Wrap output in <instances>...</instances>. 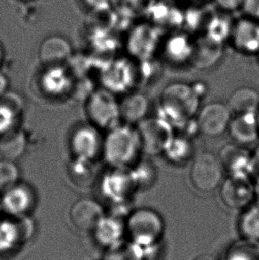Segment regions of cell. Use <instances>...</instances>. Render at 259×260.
Listing matches in <instances>:
<instances>
[{
	"instance_id": "cell-1",
	"label": "cell",
	"mask_w": 259,
	"mask_h": 260,
	"mask_svg": "<svg viewBox=\"0 0 259 260\" xmlns=\"http://www.w3.org/2000/svg\"><path fill=\"white\" fill-rule=\"evenodd\" d=\"M202 99L197 95L192 84L177 81L165 86L160 96L161 117L176 128L196 118Z\"/></svg>"
},
{
	"instance_id": "cell-2",
	"label": "cell",
	"mask_w": 259,
	"mask_h": 260,
	"mask_svg": "<svg viewBox=\"0 0 259 260\" xmlns=\"http://www.w3.org/2000/svg\"><path fill=\"white\" fill-rule=\"evenodd\" d=\"M106 161L116 169H126L138 162L143 152L137 127L124 123L109 131L102 144Z\"/></svg>"
},
{
	"instance_id": "cell-3",
	"label": "cell",
	"mask_w": 259,
	"mask_h": 260,
	"mask_svg": "<svg viewBox=\"0 0 259 260\" xmlns=\"http://www.w3.org/2000/svg\"><path fill=\"white\" fill-rule=\"evenodd\" d=\"M165 220L161 214L152 208H139L129 215L125 229L133 243L141 247L159 245L165 234Z\"/></svg>"
},
{
	"instance_id": "cell-4",
	"label": "cell",
	"mask_w": 259,
	"mask_h": 260,
	"mask_svg": "<svg viewBox=\"0 0 259 260\" xmlns=\"http://www.w3.org/2000/svg\"><path fill=\"white\" fill-rule=\"evenodd\" d=\"M224 167L218 155L203 151L193 156L190 170L191 182L202 193L219 188L224 179Z\"/></svg>"
},
{
	"instance_id": "cell-5",
	"label": "cell",
	"mask_w": 259,
	"mask_h": 260,
	"mask_svg": "<svg viewBox=\"0 0 259 260\" xmlns=\"http://www.w3.org/2000/svg\"><path fill=\"white\" fill-rule=\"evenodd\" d=\"M136 127L142 149L147 155L163 154L166 145L175 134L174 127L161 116L146 117Z\"/></svg>"
},
{
	"instance_id": "cell-6",
	"label": "cell",
	"mask_w": 259,
	"mask_h": 260,
	"mask_svg": "<svg viewBox=\"0 0 259 260\" xmlns=\"http://www.w3.org/2000/svg\"><path fill=\"white\" fill-rule=\"evenodd\" d=\"M219 193L225 206L244 210L256 200V183L251 176L228 175L219 186Z\"/></svg>"
},
{
	"instance_id": "cell-7",
	"label": "cell",
	"mask_w": 259,
	"mask_h": 260,
	"mask_svg": "<svg viewBox=\"0 0 259 260\" xmlns=\"http://www.w3.org/2000/svg\"><path fill=\"white\" fill-rule=\"evenodd\" d=\"M86 113L91 125L105 130H111L119 124V102L114 95L107 91L92 92L86 104Z\"/></svg>"
},
{
	"instance_id": "cell-8",
	"label": "cell",
	"mask_w": 259,
	"mask_h": 260,
	"mask_svg": "<svg viewBox=\"0 0 259 260\" xmlns=\"http://www.w3.org/2000/svg\"><path fill=\"white\" fill-rule=\"evenodd\" d=\"M231 110L226 103L212 102L201 107L196 116L200 134L207 137H219L228 132L231 121Z\"/></svg>"
},
{
	"instance_id": "cell-9",
	"label": "cell",
	"mask_w": 259,
	"mask_h": 260,
	"mask_svg": "<svg viewBox=\"0 0 259 260\" xmlns=\"http://www.w3.org/2000/svg\"><path fill=\"white\" fill-rule=\"evenodd\" d=\"M230 40L239 53L256 55L259 50L258 21L247 16L235 21Z\"/></svg>"
},
{
	"instance_id": "cell-10",
	"label": "cell",
	"mask_w": 259,
	"mask_h": 260,
	"mask_svg": "<svg viewBox=\"0 0 259 260\" xmlns=\"http://www.w3.org/2000/svg\"><path fill=\"white\" fill-rule=\"evenodd\" d=\"M103 218V208L92 199L83 198L74 203L70 208V221L80 231L89 232L94 230Z\"/></svg>"
},
{
	"instance_id": "cell-11",
	"label": "cell",
	"mask_w": 259,
	"mask_h": 260,
	"mask_svg": "<svg viewBox=\"0 0 259 260\" xmlns=\"http://www.w3.org/2000/svg\"><path fill=\"white\" fill-rule=\"evenodd\" d=\"M72 47L62 36L52 35L43 40L39 48L40 63L46 69L60 68L70 59Z\"/></svg>"
},
{
	"instance_id": "cell-12",
	"label": "cell",
	"mask_w": 259,
	"mask_h": 260,
	"mask_svg": "<svg viewBox=\"0 0 259 260\" xmlns=\"http://www.w3.org/2000/svg\"><path fill=\"white\" fill-rule=\"evenodd\" d=\"M101 136L93 125H84L74 132L70 140V148L76 158L90 161L102 149Z\"/></svg>"
},
{
	"instance_id": "cell-13",
	"label": "cell",
	"mask_w": 259,
	"mask_h": 260,
	"mask_svg": "<svg viewBox=\"0 0 259 260\" xmlns=\"http://www.w3.org/2000/svg\"><path fill=\"white\" fill-rule=\"evenodd\" d=\"M224 172L228 175H250L252 165V153L247 147L232 143L221 148L218 154Z\"/></svg>"
},
{
	"instance_id": "cell-14",
	"label": "cell",
	"mask_w": 259,
	"mask_h": 260,
	"mask_svg": "<svg viewBox=\"0 0 259 260\" xmlns=\"http://www.w3.org/2000/svg\"><path fill=\"white\" fill-rule=\"evenodd\" d=\"M34 193L29 186L18 182L2 193L1 210L14 217H23L34 205Z\"/></svg>"
},
{
	"instance_id": "cell-15",
	"label": "cell",
	"mask_w": 259,
	"mask_h": 260,
	"mask_svg": "<svg viewBox=\"0 0 259 260\" xmlns=\"http://www.w3.org/2000/svg\"><path fill=\"white\" fill-rule=\"evenodd\" d=\"M228 132L235 143L244 147L254 144L259 139L256 113L233 115Z\"/></svg>"
},
{
	"instance_id": "cell-16",
	"label": "cell",
	"mask_w": 259,
	"mask_h": 260,
	"mask_svg": "<svg viewBox=\"0 0 259 260\" xmlns=\"http://www.w3.org/2000/svg\"><path fill=\"white\" fill-rule=\"evenodd\" d=\"M223 45L204 36L193 42L190 63L198 70H208L219 62L223 56Z\"/></svg>"
},
{
	"instance_id": "cell-17",
	"label": "cell",
	"mask_w": 259,
	"mask_h": 260,
	"mask_svg": "<svg viewBox=\"0 0 259 260\" xmlns=\"http://www.w3.org/2000/svg\"><path fill=\"white\" fill-rule=\"evenodd\" d=\"M149 100L138 91L130 92L119 102L120 117L128 124H138L147 117Z\"/></svg>"
},
{
	"instance_id": "cell-18",
	"label": "cell",
	"mask_w": 259,
	"mask_h": 260,
	"mask_svg": "<svg viewBox=\"0 0 259 260\" xmlns=\"http://www.w3.org/2000/svg\"><path fill=\"white\" fill-rule=\"evenodd\" d=\"M193 152L195 148L191 138L183 134H174L166 145L163 155L172 165L181 166L193 160Z\"/></svg>"
},
{
	"instance_id": "cell-19",
	"label": "cell",
	"mask_w": 259,
	"mask_h": 260,
	"mask_svg": "<svg viewBox=\"0 0 259 260\" xmlns=\"http://www.w3.org/2000/svg\"><path fill=\"white\" fill-rule=\"evenodd\" d=\"M226 104L233 115L255 114L259 109V92L255 88L241 86L232 92Z\"/></svg>"
},
{
	"instance_id": "cell-20",
	"label": "cell",
	"mask_w": 259,
	"mask_h": 260,
	"mask_svg": "<svg viewBox=\"0 0 259 260\" xmlns=\"http://www.w3.org/2000/svg\"><path fill=\"white\" fill-rule=\"evenodd\" d=\"M193 42L186 35L177 34L170 37L164 46L166 60L175 65L190 63L193 53Z\"/></svg>"
},
{
	"instance_id": "cell-21",
	"label": "cell",
	"mask_w": 259,
	"mask_h": 260,
	"mask_svg": "<svg viewBox=\"0 0 259 260\" xmlns=\"http://www.w3.org/2000/svg\"><path fill=\"white\" fill-rule=\"evenodd\" d=\"M22 106L21 97L14 92L7 91L0 97V136L14 130Z\"/></svg>"
},
{
	"instance_id": "cell-22",
	"label": "cell",
	"mask_w": 259,
	"mask_h": 260,
	"mask_svg": "<svg viewBox=\"0 0 259 260\" xmlns=\"http://www.w3.org/2000/svg\"><path fill=\"white\" fill-rule=\"evenodd\" d=\"M133 38L130 47L133 55L141 61L151 60L159 45L158 37L154 29L141 28Z\"/></svg>"
},
{
	"instance_id": "cell-23",
	"label": "cell",
	"mask_w": 259,
	"mask_h": 260,
	"mask_svg": "<svg viewBox=\"0 0 259 260\" xmlns=\"http://www.w3.org/2000/svg\"><path fill=\"white\" fill-rule=\"evenodd\" d=\"M26 148V136L21 131L14 129L0 136V156L2 159L15 162L24 155Z\"/></svg>"
},
{
	"instance_id": "cell-24",
	"label": "cell",
	"mask_w": 259,
	"mask_h": 260,
	"mask_svg": "<svg viewBox=\"0 0 259 260\" xmlns=\"http://www.w3.org/2000/svg\"><path fill=\"white\" fill-rule=\"evenodd\" d=\"M238 225L243 238L259 241V202L243 210Z\"/></svg>"
},
{
	"instance_id": "cell-25",
	"label": "cell",
	"mask_w": 259,
	"mask_h": 260,
	"mask_svg": "<svg viewBox=\"0 0 259 260\" xmlns=\"http://www.w3.org/2000/svg\"><path fill=\"white\" fill-rule=\"evenodd\" d=\"M224 260H259V241L242 237L229 247Z\"/></svg>"
},
{
	"instance_id": "cell-26",
	"label": "cell",
	"mask_w": 259,
	"mask_h": 260,
	"mask_svg": "<svg viewBox=\"0 0 259 260\" xmlns=\"http://www.w3.org/2000/svg\"><path fill=\"white\" fill-rule=\"evenodd\" d=\"M94 230L101 242L105 244L117 245L123 236L124 228L116 218H103Z\"/></svg>"
},
{
	"instance_id": "cell-27",
	"label": "cell",
	"mask_w": 259,
	"mask_h": 260,
	"mask_svg": "<svg viewBox=\"0 0 259 260\" xmlns=\"http://www.w3.org/2000/svg\"><path fill=\"white\" fill-rule=\"evenodd\" d=\"M234 23L235 22L229 21L226 17H215L209 24L205 36L215 42L223 45L225 39H230Z\"/></svg>"
},
{
	"instance_id": "cell-28",
	"label": "cell",
	"mask_w": 259,
	"mask_h": 260,
	"mask_svg": "<svg viewBox=\"0 0 259 260\" xmlns=\"http://www.w3.org/2000/svg\"><path fill=\"white\" fill-rule=\"evenodd\" d=\"M147 253L144 248L136 243L117 244L114 247L108 260H147Z\"/></svg>"
},
{
	"instance_id": "cell-29",
	"label": "cell",
	"mask_w": 259,
	"mask_h": 260,
	"mask_svg": "<svg viewBox=\"0 0 259 260\" xmlns=\"http://www.w3.org/2000/svg\"><path fill=\"white\" fill-rule=\"evenodd\" d=\"M20 173L15 162L5 159L0 160V194L7 192L19 181Z\"/></svg>"
},
{
	"instance_id": "cell-30",
	"label": "cell",
	"mask_w": 259,
	"mask_h": 260,
	"mask_svg": "<svg viewBox=\"0 0 259 260\" xmlns=\"http://www.w3.org/2000/svg\"><path fill=\"white\" fill-rule=\"evenodd\" d=\"M23 222L0 221V249L13 246L23 234Z\"/></svg>"
},
{
	"instance_id": "cell-31",
	"label": "cell",
	"mask_w": 259,
	"mask_h": 260,
	"mask_svg": "<svg viewBox=\"0 0 259 260\" xmlns=\"http://www.w3.org/2000/svg\"><path fill=\"white\" fill-rule=\"evenodd\" d=\"M132 174L136 186L140 187H148L155 182L156 171L154 165L149 161L140 162Z\"/></svg>"
},
{
	"instance_id": "cell-32",
	"label": "cell",
	"mask_w": 259,
	"mask_h": 260,
	"mask_svg": "<svg viewBox=\"0 0 259 260\" xmlns=\"http://www.w3.org/2000/svg\"><path fill=\"white\" fill-rule=\"evenodd\" d=\"M217 7L223 12L231 13L243 7L244 0H214Z\"/></svg>"
},
{
	"instance_id": "cell-33",
	"label": "cell",
	"mask_w": 259,
	"mask_h": 260,
	"mask_svg": "<svg viewBox=\"0 0 259 260\" xmlns=\"http://www.w3.org/2000/svg\"><path fill=\"white\" fill-rule=\"evenodd\" d=\"M242 9L247 17L259 22V0H244Z\"/></svg>"
},
{
	"instance_id": "cell-34",
	"label": "cell",
	"mask_w": 259,
	"mask_h": 260,
	"mask_svg": "<svg viewBox=\"0 0 259 260\" xmlns=\"http://www.w3.org/2000/svg\"><path fill=\"white\" fill-rule=\"evenodd\" d=\"M250 175L256 183V188H259V146L252 153V165Z\"/></svg>"
},
{
	"instance_id": "cell-35",
	"label": "cell",
	"mask_w": 259,
	"mask_h": 260,
	"mask_svg": "<svg viewBox=\"0 0 259 260\" xmlns=\"http://www.w3.org/2000/svg\"><path fill=\"white\" fill-rule=\"evenodd\" d=\"M193 89L196 91L197 95L199 96L200 98L203 99V97L206 96L207 91H208V87H207L205 83L203 82L197 81L196 83L192 84Z\"/></svg>"
},
{
	"instance_id": "cell-36",
	"label": "cell",
	"mask_w": 259,
	"mask_h": 260,
	"mask_svg": "<svg viewBox=\"0 0 259 260\" xmlns=\"http://www.w3.org/2000/svg\"><path fill=\"white\" fill-rule=\"evenodd\" d=\"M8 88V79L5 75L0 73V97L5 94Z\"/></svg>"
},
{
	"instance_id": "cell-37",
	"label": "cell",
	"mask_w": 259,
	"mask_h": 260,
	"mask_svg": "<svg viewBox=\"0 0 259 260\" xmlns=\"http://www.w3.org/2000/svg\"><path fill=\"white\" fill-rule=\"evenodd\" d=\"M196 260H217L216 258H214L213 257H210L208 255H203V256H200V257L196 258Z\"/></svg>"
},
{
	"instance_id": "cell-38",
	"label": "cell",
	"mask_w": 259,
	"mask_h": 260,
	"mask_svg": "<svg viewBox=\"0 0 259 260\" xmlns=\"http://www.w3.org/2000/svg\"><path fill=\"white\" fill-rule=\"evenodd\" d=\"M4 57V52L3 48H2V46L0 45V64L2 62V60H3Z\"/></svg>"
},
{
	"instance_id": "cell-39",
	"label": "cell",
	"mask_w": 259,
	"mask_h": 260,
	"mask_svg": "<svg viewBox=\"0 0 259 260\" xmlns=\"http://www.w3.org/2000/svg\"><path fill=\"white\" fill-rule=\"evenodd\" d=\"M256 123H257V128H258V133H259V109H257V111L256 113Z\"/></svg>"
},
{
	"instance_id": "cell-40",
	"label": "cell",
	"mask_w": 259,
	"mask_h": 260,
	"mask_svg": "<svg viewBox=\"0 0 259 260\" xmlns=\"http://www.w3.org/2000/svg\"><path fill=\"white\" fill-rule=\"evenodd\" d=\"M256 59H257V61H258V63H259V50H258V52H257V53H256Z\"/></svg>"
},
{
	"instance_id": "cell-41",
	"label": "cell",
	"mask_w": 259,
	"mask_h": 260,
	"mask_svg": "<svg viewBox=\"0 0 259 260\" xmlns=\"http://www.w3.org/2000/svg\"><path fill=\"white\" fill-rule=\"evenodd\" d=\"M0 211H1V205H0Z\"/></svg>"
}]
</instances>
